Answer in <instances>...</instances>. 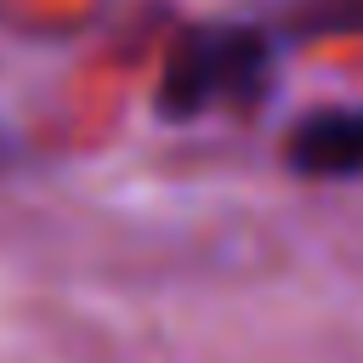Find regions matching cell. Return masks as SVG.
<instances>
[{"instance_id":"obj_1","label":"cell","mask_w":363,"mask_h":363,"mask_svg":"<svg viewBox=\"0 0 363 363\" xmlns=\"http://www.w3.org/2000/svg\"><path fill=\"white\" fill-rule=\"evenodd\" d=\"M272 91V40L244 23L187 28L159 74V108L170 119H199L210 108H255Z\"/></svg>"},{"instance_id":"obj_2","label":"cell","mask_w":363,"mask_h":363,"mask_svg":"<svg viewBox=\"0 0 363 363\" xmlns=\"http://www.w3.org/2000/svg\"><path fill=\"white\" fill-rule=\"evenodd\" d=\"M284 164L312 182L363 176V108H312L284 136Z\"/></svg>"}]
</instances>
